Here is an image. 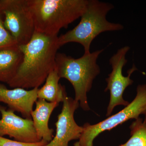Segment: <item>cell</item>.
<instances>
[{"mask_svg":"<svg viewBox=\"0 0 146 146\" xmlns=\"http://www.w3.org/2000/svg\"><path fill=\"white\" fill-rule=\"evenodd\" d=\"M48 143L44 140L34 143H27L10 140L0 136V146H44Z\"/></svg>","mask_w":146,"mask_h":146,"instance_id":"cell-16","label":"cell"},{"mask_svg":"<svg viewBox=\"0 0 146 146\" xmlns=\"http://www.w3.org/2000/svg\"><path fill=\"white\" fill-rule=\"evenodd\" d=\"M74 146H80L78 142H76L74 144Z\"/></svg>","mask_w":146,"mask_h":146,"instance_id":"cell-17","label":"cell"},{"mask_svg":"<svg viewBox=\"0 0 146 146\" xmlns=\"http://www.w3.org/2000/svg\"><path fill=\"white\" fill-rule=\"evenodd\" d=\"M89 0H29L35 31L58 35L60 30L80 18Z\"/></svg>","mask_w":146,"mask_h":146,"instance_id":"cell-2","label":"cell"},{"mask_svg":"<svg viewBox=\"0 0 146 146\" xmlns=\"http://www.w3.org/2000/svg\"><path fill=\"white\" fill-rule=\"evenodd\" d=\"M35 104V109L31 113L35 129L39 140L49 143L54 138V130L49 127V121L53 111L59 104L38 99Z\"/></svg>","mask_w":146,"mask_h":146,"instance_id":"cell-11","label":"cell"},{"mask_svg":"<svg viewBox=\"0 0 146 146\" xmlns=\"http://www.w3.org/2000/svg\"><path fill=\"white\" fill-rule=\"evenodd\" d=\"M60 79L54 69L47 76L44 84L38 89V99L45 100L50 102H63L67 93L65 86L59 83Z\"/></svg>","mask_w":146,"mask_h":146,"instance_id":"cell-13","label":"cell"},{"mask_svg":"<svg viewBox=\"0 0 146 146\" xmlns=\"http://www.w3.org/2000/svg\"><path fill=\"white\" fill-rule=\"evenodd\" d=\"M103 51L84 53L78 58L61 53L56 54L55 69L60 78L66 79L70 82L75 91L74 99L85 111L90 110L87 94L91 90L94 79L100 72L97 60Z\"/></svg>","mask_w":146,"mask_h":146,"instance_id":"cell-3","label":"cell"},{"mask_svg":"<svg viewBox=\"0 0 146 146\" xmlns=\"http://www.w3.org/2000/svg\"><path fill=\"white\" fill-rule=\"evenodd\" d=\"M23 58L18 45L0 49V82L7 84L13 78Z\"/></svg>","mask_w":146,"mask_h":146,"instance_id":"cell-12","label":"cell"},{"mask_svg":"<svg viewBox=\"0 0 146 146\" xmlns=\"http://www.w3.org/2000/svg\"><path fill=\"white\" fill-rule=\"evenodd\" d=\"M38 88L27 90L21 88L7 89L0 83V102L7 105L9 109L21 113L24 118L31 119L34 104L38 100Z\"/></svg>","mask_w":146,"mask_h":146,"instance_id":"cell-10","label":"cell"},{"mask_svg":"<svg viewBox=\"0 0 146 146\" xmlns=\"http://www.w3.org/2000/svg\"><path fill=\"white\" fill-rule=\"evenodd\" d=\"M10 109L0 106V136H9L15 141L27 143H34L39 140L31 119L19 117Z\"/></svg>","mask_w":146,"mask_h":146,"instance_id":"cell-9","label":"cell"},{"mask_svg":"<svg viewBox=\"0 0 146 146\" xmlns=\"http://www.w3.org/2000/svg\"><path fill=\"white\" fill-rule=\"evenodd\" d=\"M130 49V47L125 46L122 47L117 51L110 59V64L112 68V71L106 78L107 86L105 91H109L110 99L107 108L106 116L109 117L115 108L118 106H127L129 103L125 100L123 94L128 86L131 85L133 81L130 78L131 76L137 68L134 64L132 68L128 71V76L123 75V69L127 63L126 55Z\"/></svg>","mask_w":146,"mask_h":146,"instance_id":"cell-7","label":"cell"},{"mask_svg":"<svg viewBox=\"0 0 146 146\" xmlns=\"http://www.w3.org/2000/svg\"><path fill=\"white\" fill-rule=\"evenodd\" d=\"M0 13L17 44H27L35 31L29 0H0Z\"/></svg>","mask_w":146,"mask_h":146,"instance_id":"cell-6","label":"cell"},{"mask_svg":"<svg viewBox=\"0 0 146 146\" xmlns=\"http://www.w3.org/2000/svg\"><path fill=\"white\" fill-rule=\"evenodd\" d=\"M136 96L122 110L94 125L86 123L78 141L80 146H93L94 139L100 133L111 130L129 119H137L146 110V84L139 85Z\"/></svg>","mask_w":146,"mask_h":146,"instance_id":"cell-5","label":"cell"},{"mask_svg":"<svg viewBox=\"0 0 146 146\" xmlns=\"http://www.w3.org/2000/svg\"><path fill=\"white\" fill-rule=\"evenodd\" d=\"M58 35L35 31L25 44L19 46L23 59L16 74L7 83L13 88H38L55 68L56 57L59 48Z\"/></svg>","mask_w":146,"mask_h":146,"instance_id":"cell-1","label":"cell"},{"mask_svg":"<svg viewBox=\"0 0 146 146\" xmlns=\"http://www.w3.org/2000/svg\"><path fill=\"white\" fill-rule=\"evenodd\" d=\"M143 115H145V118H146V110H145V112H144L143 114Z\"/></svg>","mask_w":146,"mask_h":146,"instance_id":"cell-18","label":"cell"},{"mask_svg":"<svg viewBox=\"0 0 146 146\" xmlns=\"http://www.w3.org/2000/svg\"><path fill=\"white\" fill-rule=\"evenodd\" d=\"M131 137L125 143L119 146H146V118L140 117L131 125Z\"/></svg>","mask_w":146,"mask_h":146,"instance_id":"cell-14","label":"cell"},{"mask_svg":"<svg viewBox=\"0 0 146 146\" xmlns=\"http://www.w3.org/2000/svg\"><path fill=\"white\" fill-rule=\"evenodd\" d=\"M114 8V6L110 3L89 0L78 25L58 37V46L75 42L82 45L84 54L91 52V43L98 35L105 32L119 31L124 29L121 24L111 23L106 19L108 13Z\"/></svg>","mask_w":146,"mask_h":146,"instance_id":"cell-4","label":"cell"},{"mask_svg":"<svg viewBox=\"0 0 146 146\" xmlns=\"http://www.w3.org/2000/svg\"><path fill=\"white\" fill-rule=\"evenodd\" d=\"M16 44H17L16 40L5 28L3 17L0 13V49Z\"/></svg>","mask_w":146,"mask_h":146,"instance_id":"cell-15","label":"cell"},{"mask_svg":"<svg viewBox=\"0 0 146 146\" xmlns=\"http://www.w3.org/2000/svg\"><path fill=\"white\" fill-rule=\"evenodd\" d=\"M61 112L55 123L56 132L50 142L44 146H69L73 140L79 139L83 127L76 123L74 115L80 106L79 102L71 97L65 96Z\"/></svg>","mask_w":146,"mask_h":146,"instance_id":"cell-8","label":"cell"}]
</instances>
